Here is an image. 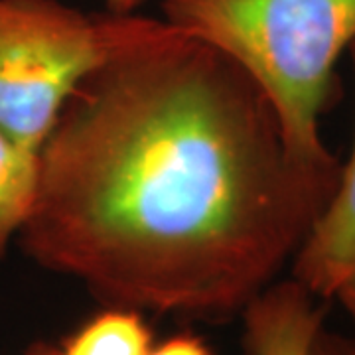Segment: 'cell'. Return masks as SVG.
<instances>
[{
	"label": "cell",
	"instance_id": "6",
	"mask_svg": "<svg viewBox=\"0 0 355 355\" xmlns=\"http://www.w3.org/2000/svg\"><path fill=\"white\" fill-rule=\"evenodd\" d=\"M154 338L142 312L105 306L58 347V355H148Z\"/></svg>",
	"mask_w": 355,
	"mask_h": 355
},
{
	"label": "cell",
	"instance_id": "5",
	"mask_svg": "<svg viewBox=\"0 0 355 355\" xmlns=\"http://www.w3.org/2000/svg\"><path fill=\"white\" fill-rule=\"evenodd\" d=\"M294 279L272 282L241 312L243 355H310L326 306Z\"/></svg>",
	"mask_w": 355,
	"mask_h": 355
},
{
	"label": "cell",
	"instance_id": "4",
	"mask_svg": "<svg viewBox=\"0 0 355 355\" xmlns=\"http://www.w3.org/2000/svg\"><path fill=\"white\" fill-rule=\"evenodd\" d=\"M355 73V42L349 48ZM292 279L320 300H330L355 275V139L338 186L296 251Z\"/></svg>",
	"mask_w": 355,
	"mask_h": 355
},
{
	"label": "cell",
	"instance_id": "12",
	"mask_svg": "<svg viewBox=\"0 0 355 355\" xmlns=\"http://www.w3.org/2000/svg\"><path fill=\"white\" fill-rule=\"evenodd\" d=\"M24 355H58V345H50V343L38 342L34 343Z\"/></svg>",
	"mask_w": 355,
	"mask_h": 355
},
{
	"label": "cell",
	"instance_id": "2",
	"mask_svg": "<svg viewBox=\"0 0 355 355\" xmlns=\"http://www.w3.org/2000/svg\"><path fill=\"white\" fill-rule=\"evenodd\" d=\"M162 18L251 73L296 156L338 160L320 121L334 101L336 65L355 42V0H162Z\"/></svg>",
	"mask_w": 355,
	"mask_h": 355
},
{
	"label": "cell",
	"instance_id": "8",
	"mask_svg": "<svg viewBox=\"0 0 355 355\" xmlns=\"http://www.w3.org/2000/svg\"><path fill=\"white\" fill-rule=\"evenodd\" d=\"M148 355H214V352L200 336L178 334L168 338L160 345H153Z\"/></svg>",
	"mask_w": 355,
	"mask_h": 355
},
{
	"label": "cell",
	"instance_id": "11",
	"mask_svg": "<svg viewBox=\"0 0 355 355\" xmlns=\"http://www.w3.org/2000/svg\"><path fill=\"white\" fill-rule=\"evenodd\" d=\"M107 12L113 14H135L146 0H103Z\"/></svg>",
	"mask_w": 355,
	"mask_h": 355
},
{
	"label": "cell",
	"instance_id": "9",
	"mask_svg": "<svg viewBox=\"0 0 355 355\" xmlns=\"http://www.w3.org/2000/svg\"><path fill=\"white\" fill-rule=\"evenodd\" d=\"M310 355H355V345L352 343V338L322 328L312 343Z\"/></svg>",
	"mask_w": 355,
	"mask_h": 355
},
{
	"label": "cell",
	"instance_id": "10",
	"mask_svg": "<svg viewBox=\"0 0 355 355\" xmlns=\"http://www.w3.org/2000/svg\"><path fill=\"white\" fill-rule=\"evenodd\" d=\"M334 298L343 306L345 314L349 316V322H352V326H354V338H352V343L355 345V275L343 284L340 291L336 292Z\"/></svg>",
	"mask_w": 355,
	"mask_h": 355
},
{
	"label": "cell",
	"instance_id": "3",
	"mask_svg": "<svg viewBox=\"0 0 355 355\" xmlns=\"http://www.w3.org/2000/svg\"><path fill=\"white\" fill-rule=\"evenodd\" d=\"M123 16L0 0V132L38 153L67 97L114 48Z\"/></svg>",
	"mask_w": 355,
	"mask_h": 355
},
{
	"label": "cell",
	"instance_id": "1",
	"mask_svg": "<svg viewBox=\"0 0 355 355\" xmlns=\"http://www.w3.org/2000/svg\"><path fill=\"white\" fill-rule=\"evenodd\" d=\"M342 162L292 153L251 73L125 14L38 150L20 247L103 306L227 322L294 259Z\"/></svg>",
	"mask_w": 355,
	"mask_h": 355
},
{
	"label": "cell",
	"instance_id": "7",
	"mask_svg": "<svg viewBox=\"0 0 355 355\" xmlns=\"http://www.w3.org/2000/svg\"><path fill=\"white\" fill-rule=\"evenodd\" d=\"M38 186V153L0 132V261L32 214Z\"/></svg>",
	"mask_w": 355,
	"mask_h": 355
}]
</instances>
